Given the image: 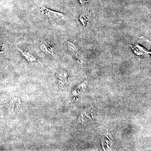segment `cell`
I'll return each mask as SVG.
<instances>
[{
  "instance_id": "6da1fadb",
  "label": "cell",
  "mask_w": 151,
  "mask_h": 151,
  "mask_svg": "<svg viewBox=\"0 0 151 151\" xmlns=\"http://www.w3.org/2000/svg\"><path fill=\"white\" fill-rule=\"evenodd\" d=\"M40 10L42 13L44 14L46 16L53 19H64L65 17L63 14L58 12L52 11L49 9H47L45 7H40Z\"/></svg>"
},
{
  "instance_id": "7a4b0ae2",
  "label": "cell",
  "mask_w": 151,
  "mask_h": 151,
  "mask_svg": "<svg viewBox=\"0 0 151 151\" xmlns=\"http://www.w3.org/2000/svg\"><path fill=\"white\" fill-rule=\"evenodd\" d=\"M21 105V102L19 99L17 97H14V99L11 102L10 106L9 111L11 113H14Z\"/></svg>"
},
{
  "instance_id": "3957f363",
  "label": "cell",
  "mask_w": 151,
  "mask_h": 151,
  "mask_svg": "<svg viewBox=\"0 0 151 151\" xmlns=\"http://www.w3.org/2000/svg\"><path fill=\"white\" fill-rule=\"evenodd\" d=\"M19 51L22 53V55L24 57L25 59L29 62H35L38 61V60L36 59L34 57L29 53L28 51H23L22 50L18 48Z\"/></svg>"
},
{
  "instance_id": "277c9868",
  "label": "cell",
  "mask_w": 151,
  "mask_h": 151,
  "mask_svg": "<svg viewBox=\"0 0 151 151\" xmlns=\"http://www.w3.org/2000/svg\"><path fill=\"white\" fill-rule=\"evenodd\" d=\"M40 48L41 50L47 54L54 55L53 49L45 41H44L43 44L41 45Z\"/></svg>"
},
{
  "instance_id": "5b68a950",
  "label": "cell",
  "mask_w": 151,
  "mask_h": 151,
  "mask_svg": "<svg viewBox=\"0 0 151 151\" xmlns=\"http://www.w3.org/2000/svg\"><path fill=\"white\" fill-rule=\"evenodd\" d=\"M56 76L58 82H60V83L62 84H63L64 82L65 83L66 82L67 78V74L66 72L57 73L56 74Z\"/></svg>"
},
{
  "instance_id": "8992f818",
  "label": "cell",
  "mask_w": 151,
  "mask_h": 151,
  "mask_svg": "<svg viewBox=\"0 0 151 151\" xmlns=\"http://www.w3.org/2000/svg\"><path fill=\"white\" fill-rule=\"evenodd\" d=\"M3 46L2 45H0V52L2 51Z\"/></svg>"
}]
</instances>
